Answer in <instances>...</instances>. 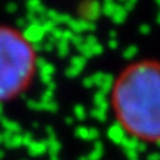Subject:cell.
I'll return each mask as SVG.
<instances>
[{"mask_svg": "<svg viewBox=\"0 0 160 160\" xmlns=\"http://www.w3.org/2000/svg\"><path fill=\"white\" fill-rule=\"evenodd\" d=\"M109 105L126 135L160 145V60L140 58L126 64L112 81Z\"/></svg>", "mask_w": 160, "mask_h": 160, "instance_id": "1", "label": "cell"}, {"mask_svg": "<svg viewBox=\"0 0 160 160\" xmlns=\"http://www.w3.org/2000/svg\"><path fill=\"white\" fill-rule=\"evenodd\" d=\"M38 52L24 31L0 24V103L20 98L38 72Z\"/></svg>", "mask_w": 160, "mask_h": 160, "instance_id": "2", "label": "cell"}]
</instances>
